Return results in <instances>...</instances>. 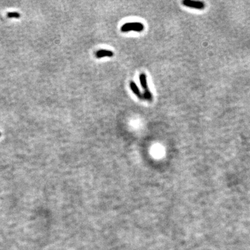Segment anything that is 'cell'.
Listing matches in <instances>:
<instances>
[{
	"instance_id": "6da1fadb",
	"label": "cell",
	"mask_w": 250,
	"mask_h": 250,
	"mask_svg": "<svg viewBox=\"0 0 250 250\" xmlns=\"http://www.w3.org/2000/svg\"><path fill=\"white\" fill-rule=\"evenodd\" d=\"M144 30V25L140 22H128L124 24L121 29L122 32H128L135 31L137 32H141Z\"/></svg>"
},
{
	"instance_id": "277c9868",
	"label": "cell",
	"mask_w": 250,
	"mask_h": 250,
	"mask_svg": "<svg viewBox=\"0 0 250 250\" xmlns=\"http://www.w3.org/2000/svg\"><path fill=\"white\" fill-rule=\"evenodd\" d=\"M130 88L132 91H133V93L135 95H136L138 99H140V100H144V99L143 94H142L141 93L138 87L137 86L136 83L135 82L131 81L130 82Z\"/></svg>"
},
{
	"instance_id": "7a4b0ae2",
	"label": "cell",
	"mask_w": 250,
	"mask_h": 250,
	"mask_svg": "<svg viewBox=\"0 0 250 250\" xmlns=\"http://www.w3.org/2000/svg\"><path fill=\"white\" fill-rule=\"evenodd\" d=\"M140 83L141 85L142 88L144 90V100H147L149 102H151L152 100V94L151 92L149 91L148 88V83H147V76L145 74L142 73L140 75L139 77Z\"/></svg>"
},
{
	"instance_id": "5b68a950",
	"label": "cell",
	"mask_w": 250,
	"mask_h": 250,
	"mask_svg": "<svg viewBox=\"0 0 250 250\" xmlns=\"http://www.w3.org/2000/svg\"><path fill=\"white\" fill-rule=\"evenodd\" d=\"M114 56V52L106 49H100L96 53V57L98 58H100L102 57H111Z\"/></svg>"
},
{
	"instance_id": "8992f818",
	"label": "cell",
	"mask_w": 250,
	"mask_h": 250,
	"mask_svg": "<svg viewBox=\"0 0 250 250\" xmlns=\"http://www.w3.org/2000/svg\"><path fill=\"white\" fill-rule=\"evenodd\" d=\"M7 16L9 18H19L20 17V14L16 12H11L7 13Z\"/></svg>"
},
{
	"instance_id": "3957f363",
	"label": "cell",
	"mask_w": 250,
	"mask_h": 250,
	"mask_svg": "<svg viewBox=\"0 0 250 250\" xmlns=\"http://www.w3.org/2000/svg\"><path fill=\"white\" fill-rule=\"evenodd\" d=\"M183 5L192 8L202 10L205 8V4L200 1H194L191 0H184L182 1Z\"/></svg>"
},
{
	"instance_id": "52a82bcc",
	"label": "cell",
	"mask_w": 250,
	"mask_h": 250,
	"mask_svg": "<svg viewBox=\"0 0 250 250\" xmlns=\"http://www.w3.org/2000/svg\"><path fill=\"white\" fill-rule=\"evenodd\" d=\"M0 136H1V134H0Z\"/></svg>"
}]
</instances>
